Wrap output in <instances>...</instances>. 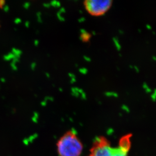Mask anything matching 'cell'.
<instances>
[{
  "label": "cell",
  "mask_w": 156,
  "mask_h": 156,
  "mask_svg": "<svg viewBox=\"0 0 156 156\" xmlns=\"http://www.w3.org/2000/svg\"><path fill=\"white\" fill-rule=\"evenodd\" d=\"M131 134H127L121 137L116 147L111 146L105 137H98L88 156H128L131 147Z\"/></svg>",
  "instance_id": "1"
},
{
  "label": "cell",
  "mask_w": 156,
  "mask_h": 156,
  "mask_svg": "<svg viewBox=\"0 0 156 156\" xmlns=\"http://www.w3.org/2000/svg\"><path fill=\"white\" fill-rule=\"evenodd\" d=\"M57 148L59 156H80L83 146L75 132L69 130L59 139Z\"/></svg>",
  "instance_id": "2"
},
{
  "label": "cell",
  "mask_w": 156,
  "mask_h": 156,
  "mask_svg": "<svg viewBox=\"0 0 156 156\" xmlns=\"http://www.w3.org/2000/svg\"><path fill=\"white\" fill-rule=\"evenodd\" d=\"M111 0H87L85 2L87 10L94 15L103 14L111 5Z\"/></svg>",
  "instance_id": "3"
},
{
  "label": "cell",
  "mask_w": 156,
  "mask_h": 156,
  "mask_svg": "<svg viewBox=\"0 0 156 156\" xmlns=\"http://www.w3.org/2000/svg\"><path fill=\"white\" fill-rule=\"evenodd\" d=\"M113 41L115 44V47L116 48L117 50L118 51L120 50L121 49V44H120L118 38L117 37H114L113 38Z\"/></svg>",
  "instance_id": "4"
},
{
  "label": "cell",
  "mask_w": 156,
  "mask_h": 156,
  "mask_svg": "<svg viewBox=\"0 0 156 156\" xmlns=\"http://www.w3.org/2000/svg\"><path fill=\"white\" fill-rule=\"evenodd\" d=\"M90 38V35L87 32L84 34H81L80 37V39L83 41H87Z\"/></svg>",
  "instance_id": "5"
},
{
  "label": "cell",
  "mask_w": 156,
  "mask_h": 156,
  "mask_svg": "<svg viewBox=\"0 0 156 156\" xmlns=\"http://www.w3.org/2000/svg\"><path fill=\"white\" fill-rule=\"evenodd\" d=\"M105 94L107 97L113 96L115 98H117L118 97V94L117 93H116V92H113V91H107V92L105 93Z\"/></svg>",
  "instance_id": "6"
},
{
  "label": "cell",
  "mask_w": 156,
  "mask_h": 156,
  "mask_svg": "<svg viewBox=\"0 0 156 156\" xmlns=\"http://www.w3.org/2000/svg\"><path fill=\"white\" fill-rule=\"evenodd\" d=\"M79 71L82 74H86L88 72V70L86 68H81L79 69Z\"/></svg>",
  "instance_id": "7"
},
{
  "label": "cell",
  "mask_w": 156,
  "mask_h": 156,
  "mask_svg": "<svg viewBox=\"0 0 156 156\" xmlns=\"http://www.w3.org/2000/svg\"><path fill=\"white\" fill-rule=\"evenodd\" d=\"M61 13L60 12H58L57 13V17L58 18V19H59V20L61 21H65V18L63 17H62V16H61Z\"/></svg>",
  "instance_id": "8"
},
{
  "label": "cell",
  "mask_w": 156,
  "mask_h": 156,
  "mask_svg": "<svg viewBox=\"0 0 156 156\" xmlns=\"http://www.w3.org/2000/svg\"><path fill=\"white\" fill-rule=\"evenodd\" d=\"M156 90L154 89V91L153 94H151V98H152V100L154 102H155V99H156Z\"/></svg>",
  "instance_id": "9"
},
{
  "label": "cell",
  "mask_w": 156,
  "mask_h": 156,
  "mask_svg": "<svg viewBox=\"0 0 156 156\" xmlns=\"http://www.w3.org/2000/svg\"><path fill=\"white\" fill-rule=\"evenodd\" d=\"M83 58L87 62H90L91 61V59L89 57H87V56H83Z\"/></svg>",
  "instance_id": "10"
},
{
  "label": "cell",
  "mask_w": 156,
  "mask_h": 156,
  "mask_svg": "<svg viewBox=\"0 0 156 156\" xmlns=\"http://www.w3.org/2000/svg\"><path fill=\"white\" fill-rule=\"evenodd\" d=\"M81 98L83 99H87V96H86V93H84V92H83L82 94H81Z\"/></svg>",
  "instance_id": "11"
},
{
  "label": "cell",
  "mask_w": 156,
  "mask_h": 156,
  "mask_svg": "<svg viewBox=\"0 0 156 156\" xmlns=\"http://www.w3.org/2000/svg\"><path fill=\"white\" fill-rule=\"evenodd\" d=\"M71 94L75 97H78L80 96V94L78 92H75V93H71Z\"/></svg>",
  "instance_id": "12"
},
{
  "label": "cell",
  "mask_w": 156,
  "mask_h": 156,
  "mask_svg": "<svg viewBox=\"0 0 156 156\" xmlns=\"http://www.w3.org/2000/svg\"><path fill=\"white\" fill-rule=\"evenodd\" d=\"M146 90V93H150L152 92V89H151V88H150L149 87H147V88H146V90Z\"/></svg>",
  "instance_id": "13"
},
{
  "label": "cell",
  "mask_w": 156,
  "mask_h": 156,
  "mask_svg": "<svg viewBox=\"0 0 156 156\" xmlns=\"http://www.w3.org/2000/svg\"><path fill=\"white\" fill-rule=\"evenodd\" d=\"M68 76H69L71 78H75V77H76L75 75H74V74L72 73H68Z\"/></svg>",
  "instance_id": "14"
},
{
  "label": "cell",
  "mask_w": 156,
  "mask_h": 156,
  "mask_svg": "<svg viewBox=\"0 0 156 156\" xmlns=\"http://www.w3.org/2000/svg\"><path fill=\"white\" fill-rule=\"evenodd\" d=\"M59 12H60L61 13H65L66 12V10H65V8L64 7L61 8L60 9V11H59Z\"/></svg>",
  "instance_id": "15"
},
{
  "label": "cell",
  "mask_w": 156,
  "mask_h": 156,
  "mask_svg": "<svg viewBox=\"0 0 156 156\" xmlns=\"http://www.w3.org/2000/svg\"><path fill=\"white\" fill-rule=\"evenodd\" d=\"M85 20H86V18L84 17H81L80 19H78V22H83Z\"/></svg>",
  "instance_id": "16"
},
{
  "label": "cell",
  "mask_w": 156,
  "mask_h": 156,
  "mask_svg": "<svg viewBox=\"0 0 156 156\" xmlns=\"http://www.w3.org/2000/svg\"><path fill=\"white\" fill-rule=\"evenodd\" d=\"M143 88H144V90H146V88L149 87V86H148L147 83H143Z\"/></svg>",
  "instance_id": "17"
},
{
  "label": "cell",
  "mask_w": 156,
  "mask_h": 156,
  "mask_svg": "<svg viewBox=\"0 0 156 156\" xmlns=\"http://www.w3.org/2000/svg\"><path fill=\"white\" fill-rule=\"evenodd\" d=\"M80 31L81 34H84L87 33V31H86V30H84V29H83V28L80 30Z\"/></svg>",
  "instance_id": "18"
},
{
  "label": "cell",
  "mask_w": 156,
  "mask_h": 156,
  "mask_svg": "<svg viewBox=\"0 0 156 156\" xmlns=\"http://www.w3.org/2000/svg\"><path fill=\"white\" fill-rule=\"evenodd\" d=\"M76 81V77L75 78H71L70 80V83H75Z\"/></svg>",
  "instance_id": "19"
},
{
  "label": "cell",
  "mask_w": 156,
  "mask_h": 156,
  "mask_svg": "<svg viewBox=\"0 0 156 156\" xmlns=\"http://www.w3.org/2000/svg\"><path fill=\"white\" fill-rule=\"evenodd\" d=\"M133 68H134L135 70L136 71V72H137V73L140 72V69H139L138 67L136 66H133Z\"/></svg>",
  "instance_id": "20"
},
{
  "label": "cell",
  "mask_w": 156,
  "mask_h": 156,
  "mask_svg": "<svg viewBox=\"0 0 156 156\" xmlns=\"http://www.w3.org/2000/svg\"><path fill=\"white\" fill-rule=\"evenodd\" d=\"M56 3H57V1H52L51 4L52 5V6H56Z\"/></svg>",
  "instance_id": "21"
},
{
  "label": "cell",
  "mask_w": 156,
  "mask_h": 156,
  "mask_svg": "<svg viewBox=\"0 0 156 156\" xmlns=\"http://www.w3.org/2000/svg\"><path fill=\"white\" fill-rule=\"evenodd\" d=\"M83 92H84V91H83V89H81V88H79V89H78V93H79L80 94H81Z\"/></svg>",
  "instance_id": "22"
},
{
  "label": "cell",
  "mask_w": 156,
  "mask_h": 156,
  "mask_svg": "<svg viewBox=\"0 0 156 156\" xmlns=\"http://www.w3.org/2000/svg\"><path fill=\"white\" fill-rule=\"evenodd\" d=\"M146 27H147V28L148 29V30H150L152 29V27H151L150 24H147V25H146Z\"/></svg>",
  "instance_id": "23"
},
{
  "label": "cell",
  "mask_w": 156,
  "mask_h": 156,
  "mask_svg": "<svg viewBox=\"0 0 156 156\" xmlns=\"http://www.w3.org/2000/svg\"><path fill=\"white\" fill-rule=\"evenodd\" d=\"M60 2L57 1V3H56V7H60Z\"/></svg>",
  "instance_id": "24"
},
{
  "label": "cell",
  "mask_w": 156,
  "mask_h": 156,
  "mask_svg": "<svg viewBox=\"0 0 156 156\" xmlns=\"http://www.w3.org/2000/svg\"><path fill=\"white\" fill-rule=\"evenodd\" d=\"M119 32L120 34H124V31L122 30H119Z\"/></svg>",
  "instance_id": "25"
},
{
  "label": "cell",
  "mask_w": 156,
  "mask_h": 156,
  "mask_svg": "<svg viewBox=\"0 0 156 156\" xmlns=\"http://www.w3.org/2000/svg\"><path fill=\"white\" fill-rule=\"evenodd\" d=\"M152 59H153L154 61H156V57H155V56H153V57H152Z\"/></svg>",
  "instance_id": "26"
},
{
  "label": "cell",
  "mask_w": 156,
  "mask_h": 156,
  "mask_svg": "<svg viewBox=\"0 0 156 156\" xmlns=\"http://www.w3.org/2000/svg\"><path fill=\"white\" fill-rule=\"evenodd\" d=\"M92 34H93V35H96V31H92Z\"/></svg>",
  "instance_id": "27"
},
{
  "label": "cell",
  "mask_w": 156,
  "mask_h": 156,
  "mask_svg": "<svg viewBox=\"0 0 156 156\" xmlns=\"http://www.w3.org/2000/svg\"><path fill=\"white\" fill-rule=\"evenodd\" d=\"M59 90L61 91H63V90L62 89V88H59Z\"/></svg>",
  "instance_id": "28"
},
{
  "label": "cell",
  "mask_w": 156,
  "mask_h": 156,
  "mask_svg": "<svg viewBox=\"0 0 156 156\" xmlns=\"http://www.w3.org/2000/svg\"><path fill=\"white\" fill-rule=\"evenodd\" d=\"M129 67L130 68H131V69H132V68H133V66L132 65H130Z\"/></svg>",
  "instance_id": "29"
},
{
  "label": "cell",
  "mask_w": 156,
  "mask_h": 156,
  "mask_svg": "<svg viewBox=\"0 0 156 156\" xmlns=\"http://www.w3.org/2000/svg\"><path fill=\"white\" fill-rule=\"evenodd\" d=\"M79 12H80V13H83V11L80 10Z\"/></svg>",
  "instance_id": "30"
},
{
  "label": "cell",
  "mask_w": 156,
  "mask_h": 156,
  "mask_svg": "<svg viewBox=\"0 0 156 156\" xmlns=\"http://www.w3.org/2000/svg\"><path fill=\"white\" fill-rule=\"evenodd\" d=\"M75 66H76V67L78 66V65H77V64H75Z\"/></svg>",
  "instance_id": "31"
},
{
  "label": "cell",
  "mask_w": 156,
  "mask_h": 156,
  "mask_svg": "<svg viewBox=\"0 0 156 156\" xmlns=\"http://www.w3.org/2000/svg\"><path fill=\"white\" fill-rule=\"evenodd\" d=\"M139 31L140 32H140H141V30H139Z\"/></svg>",
  "instance_id": "32"
},
{
  "label": "cell",
  "mask_w": 156,
  "mask_h": 156,
  "mask_svg": "<svg viewBox=\"0 0 156 156\" xmlns=\"http://www.w3.org/2000/svg\"><path fill=\"white\" fill-rule=\"evenodd\" d=\"M153 34H155V32H154V31H153Z\"/></svg>",
  "instance_id": "33"
}]
</instances>
